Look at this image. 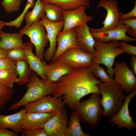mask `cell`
<instances>
[{"label":"cell","instance_id":"7","mask_svg":"<svg viewBox=\"0 0 136 136\" xmlns=\"http://www.w3.org/2000/svg\"><path fill=\"white\" fill-rule=\"evenodd\" d=\"M65 105L61 97H52L49 95L26 104L24 108L28 112L51 113L65 109Z\"/></svg>","mask_w":136,"mask_h":136},{"label":"cell","instance_id":"4","mask_svg":"<svg viewBox=\"0 0 136 136\" xmlns=\"http://www.w3.org/2000/svg\"><path fill=\"white\" fill-rule=\"evenodd\" d=\"M120 42L114 41L105 43L95 39L93 63L101 64L107 68V72L113 79V66L115 59L118 55L125 53L120 48Z\"/></svg>","mask_w":136,"mask_h":136},{"label":"cell","instance_id":"39","mask_svg":"<svg viewBox=\"0 0 136 136\" xmlns=\"http://www.w3.org/2000/svg\"><path fill=\"white\" fill-rule=\"evenodd\" d=\"M35 0H27L25 8L20 15L21 17H23L24 16L25 13L29 9L33 8L35 5L34 1Z\"/></svg>","mask_w":136,"mask_h":136},{"label":"cell","instance_id":"22","mask_svg":"<svg viewBox=\"0 0 136 136\" xmlns=\"http://www.w3.org/2000/svg\"><path fill=\"white\" fill-rule=\"evenodd\" d=\"M24 44L26 47L24 51L26 60L30 67L42 79L46 81L44 64L40 59L33 53L32 51L33 44L30 42H26Z\"/></svg>","mask_w":136,"mask_h":136},{"label":"cell","instance_id":"30","mask_svg":"<svg viewBox=\"0 0 136 136\" xmlns=\"http://www.w3.org/2000/svg\"><path fill=\"white\" fill-rule=\"evenodd\" d=\"M91 70L95 76L103 83L110 82L114 79L111 78L107 73L103 67L97 63H93L91 67Z\"/></svg>","mask_w":136,"mask_h":136},{"label":"cell","instance_id":"13","mask_svg":"<svg viewBox=\"0 0 136 136\" xmlns=\"http://www.w3.org/2000/svg\"><path fill=\"white\" fill-rule=\"evenodd\" d=\"M136 94V89L126 96L123 105L114 115L108 121L112 125H117L119 129L127 128L131 130L136 127V123L133 121L130 116L129 110V103L132 99Z\"/></svg>","mask_w":136,"mask_h":136},{"label":"cell","instance_id":"18","mask_svg":"<svg viewBox=\"0 0 136 136\" xmlns=\"http://www.w3.org/2000/svg\"><path fill=\"white\" fill-rule=\"evenodd\" d=\"M58 112L51 113L27 112L24 116L21 128L24 129L43 128L47 121Z\"/></svg>","mask_w":136,"mask_h":136},{"label":"cell","instance_id":"6","mask_svg":"<svg viewBox=\"0 0 136 136\" xmlns=\"http://www.w3.org/2000/svg\"><path fill=\"white\" fill-rule=\"evenodd\" d=\"M19 31L29 38L30 42L35 47L36 55L42 61L44 60L45 48L49 41L46 29L40 20L27 28H22Z\"/></svg>","mask_w":136,"mask_h":136},{"label":"cell","instance_id":"41","mask_svg":"<svg viewBox=\"0 0 136 136\" xmlns=\"http://www.w3.org/2000/svg\"><path fill=\"white\" fill-rule=\"evenodd\" d=\"M7 57V51L0 48V59Z\"/></svg>","mask_w":136,"mask_h":136},{"label":"cell","instance_id":"11","mask_svg":"<svg viewBox=\"0 0 136 136\" xmlns=\"http://www.w3.org/2000/svg\"><path fill=\"white\" fill-rule=\"evenodd\" d=\"M87 7L82 6L69 11H62L64 25L62 31H65L76 27L83 26L93 19L86 13Z\"/></svg>","mask_w":136,"mask_h":136},{"label":"cell","instance_id":"25","mask_svg":"<svg viewBox=\"0 0 136 136\" xmlns=\"http://www.w3.org/2000/svg\"><path fill=\"white\" fill-rule=\"evenodd\" d=\"M80 121L76 112L73 111L70 116L65 136H91L89 133H86L83 131L81 126Z\"/></svg>","mask_w":136,"mask_h":136},{"label":"cell","instance_id":"27","mask_svg":"<svg viewBox=\"0 0 136 136\" xmlns=\"http://www.w3.org/2000/svg\"><path fill=\"white\" fill-rule=\"evenodd\" d=\"M43 2L45 15L48 20L53 22H58L63 21V10L58 6L53 3Z\"/></svg>","mask_w":136,"mask_h":136},{"label":"cell","instance_id":"20","mask_svg":"<svg viewBox=\"0 0 136 136\" xmlns=\"http://www.w3.org/2000/svg\"><path fill=\"white\" fill-rule=\"evenodd\" d=\"M27 112L24 108L18 112L8 115L0 114V128L10 129L18 133L22 132L21 126L24 116Z\"/></svg>","mask_w":136,"mask_h":136},{"label":"cell","instance_id":"5","mask_svg":"<svg viewBox=\"0 0 136 136\" xmlns=\"http://www.w3.org/2000/svg\"><path fill=\"white\" fill-rule=\"evenodd\" d=\"M100 95L93 93L88 99L80 101L74 110L81 121L87 123L93 128L98 126L104 113Z\"/></svg>","mask_w":136,"mask_h":136},{"label":"cell","instance_id":"36","mask_svg":"<svg viewBox=\"0 0 136 136\" xmlns=\"http://www.w3.org/2000/svg\"><path fill=\"white\" fill-rule=\"evenodd\" d=\"M120 48L125 52L131 55H136V46L129 44L126 42L121 41L120 42Z\"/></svg>","mask_w":136,"mask_h":136},{"label":"cell","instance_id":"19","mask_svg":"<svg viewBox=\"0 0 136 136\" xmlns=\"http://www.w3.org/2000/svg\"><path fill=\"white\" fill-rule=\"evenodd\" d=\"M75 28L77 41L80 49L86 52L93 54L95 39L91 34L89 27L87 24Z\"/></svg>","mask_w":136,"mask_h":136},{"label":"cell","instance_id":"40","mask_svg":"<svg viewBox=\"0 0 136 136\" xmlns=\"http://www.w3.org/2000/svg\"><path fill=\"white\" fill-rule=\"evenodd\" d=\"M130 65L134 74L136 75V56L131 55L130 57Z\"/></svg>","mask_w":136,"mask_h":136},{"label":"cell","instance_id":"43","mask_svg":"<svg viewBox=\"0 0 136 136\" xmlns=\"http://www.w3.org/2000/svg\"><path fill=\"white\" fill-rule=\"evenodd\" d=\"M41 1H42L43 2V0H40Z\"/></svg>","mask_w":136,"mask_h":136},{"label":"cell","instance_id":"31","mask_svg":"<svg viewBox=\"0 0 136 136\" xmlns=\"http://www.w3.org/2000/svg\"><path fill=\"white\" fill-rule=\"evenodd\" d=\"M1 5L6 12L11 13L14 12H18L20 9L21 0H2Z\"/></svg>","mask_w":136,"mask_h":136},{"label":"cell","instance_id":"26","mask_svg":"<svg viewBox=\"0 0 136 136\" xmlns=\"http://www.w3.org/2000/svg\"><path fill=\"white\" fill-rule=\"evenodd\" d=\"M15 70L18 80L16 83L19 86L26 84L30 80L33 71L26 60L17 61Z\"/></svg>","mask_w":136,"mask_h":136},{"label":"cell","instance_id":"1","mask_svg":"<svg viewBox=\"0 0 136 136\" xmlns=\"http://www.w3.org/2000/svg\"><path fill=\"white\" fill-rule=\"evenodd\" d=\"M101 82L91 67L73 68L60 78L52 94L53 97H61L65 105L74 111L83 97L91 93L100 94L97 85Z\"/></svg>","mask_w":136,"mask_h":136},{"label":"cell","instance_id":"42","mask_svg":"<svg viewBox=\"0 0 136 136\" xmlns=\"http://www.w3.org/2000/svg\"><path fill=\"white\" fill-rule=\"evenodd\" d=\"M5 26V22L2 21L0 19V34L2 31V28Z\"/></svg>","mask_w":136,"mask_h":136},{"label":"cell","instance_id":"8","mask_svg":"<svg viewBox=\"0 0 136 136\" xmlns=\"http://www.w3.org/2000/svg\"><path fill=\"white\" fill-rule=\"evenodd\" d=\"M100 7L104 8L107 12L106 17L101 22L103 26L98 28L89 27L91 32H101L112 29L116 27L119 23L120 12L117 1L101 0L96 7V9Z\"/></svg>","mask_w":136,"mask_h":136},{"label":"cell","instance_id":"12","mask_svg":"<svg viewBox=\"0 0 136 136\" xmlns=\"http://www.w3.org/2000/svg\"><path fill=\"white\" fill-rule=\"evenodd\" d=\"M45 27L49 43V47L44 53V57L46 62L51 61L55 52L57 45L56 39L59 33L63 29V21L58 22H53L48 20L44 15L40 20Z\"/></svg>","mask_w":136,"mask_h":136},{"label":"cell","instance_id":"23","mask_svg":"<svg viewBox=\"0 0 136 136\" xmlns=\"http://www.w3.org/2000/svg\"><path fill=\"white\" fill-rule=\"evenodd\" d=\"M45 15L43 2L40 0H37L32 10H28L25 13L24 19L26 24L22 28L28 27L35 22L40 20Z\"/></svg>","mask_w":136,"mask_h":136},{"label":"cell","instance_id":"34","mask_svg":"<svg viewBox=\"0 0 136 136\" xmlns=\"http://www.w3.org/2000/svg\"><path fill=\"white\" fill-rule=\"evenodd\" d=\"M16 62L6 57L0 59V70H15Z\"/></svg>","mask_w":136,"mask_h":136},{"label":"cell","instance_id":"14","mask_svg":"<svg viewBox=\"0 0 136 136\" xmlns=\"http://www.w3.org/2000/svg\"><path fill=\"white\" fill-rule=\"evenodd\" d=\"M129 28L126 25L119 23L114 28L104 31L91 32L96 40L105 43L114 41L131 42L136 41V38L131 37L126 35Z\"/></svg>","mask_w":136,"mask_h":136},{"label":"cell","instance_id":"24","mask_svg":"<svg viewBox=\"0 0 136 136\" xmlns=\"http://www.w3.org/2000/svg\"><path fill=\"white\" fill-rule=\"evenodd\" d=\"M43 2L54 4L65 11L74 10L83 6H90V0H43Z\"/></svg>","mask_w":136,"mask_h":136},{"label":"cell","instance_id":"32","mask_svg":"<svg viewBox=\"0 0 136 136\" xmlns=\"http://www.w3.org/2000/svg\"><path fill=\"white\" fill-rule=\"evenodd\" d=\"M7 57L16 61L26 60L25 51L20 49H14L7 51Z\"/></svg>","mask_w":136,"mask_h":136},{"label":"cell","instance_id":"9","mask_svg":"<svg viewBox=\"0 0 136 136\" xmlns=\"http://www.w3.org/2000/svg\"><path fill=\"white\" fill-rule=\"evenodd\" d=\"M113 69L115 76L114 81L121 86L126 93H129L136 89L135 74L128 67L125 61L116 62Z\"/></svg>","mask_w":136,"mask_h":136},{"label":"cell","instance_id":"37","mask_svg":"<svg viewBox=\"0 0 136 136\" xmlns=\"http://www.w3.org/2000/svg\"><path fill=\"white\" fill-rule=\"evenodd\" d=\"M136 17V1L135 0L134 6L129 12L124 14L120 13V20H123L132 18Z\"/></svg>","mask_w":136,"mask_h":136},{"label":"cell","instance_id":"16","mask_svg":"<svg viewBox=\"0 0 136 136\" xmlns=\"http://www.w3.org/2000/svg\"><path fill=\"white\" fill-rule=\"evenodd\" d=\"M57 46L52 61L58 59L63 53L73 48H80L77 41L75 28L65 31H60L57 37Z\"/></svg>","mask_w":136,"mask_h":136},{"label":"cell","instance_id":"21","mask_svg":"<svg viewBox=\"0 0 136 136\" xmlns=\"http://www.w3.org/2000/svg\"><path fill=\"white\" fill-rule=\"evenodd\" d=\"M23 35L20 31L9 33L2 31L0 34V48L6 51L17 48L25 51L26 47L22 41Z\"/></svg>","mask_w":136,"mask_h":136},{"label":"cell","instance_id":"38","mask_svg":"<svg viewBox=\"0 0 136 136\" xmlns=\"http://www.w3.org/2000/svg\"><path fill=\"white\" fill-rule=\"evenodd\" d=\"M18 133L8 129L0 128V136H18Z\"/></svg>","mask_w":136,"mask_h":136},{"label":"cell","instance_id":"17","mask_svg":"<svg viewBox=\"0 0 136 136\" xmlns=\"http://www.w3.org/2000/svg\"><path fill=\"white\" fill-rule=\"evenodd\" d=\"M46 81L49 83L58 81L60 78L72 71L73 68L64 61L59 59L47 64L43 60Z\"/></svg>","mask_w":136,"mask_h":136},{"label":"cell","instance_id":"33","mask_svg":"<svg viewBox=\"0 0 136 136\" xmlns=\"http://www.w3.org/2000/svg\"><path fill=\"white\" fill-rule=\"evenodd\" d=\"M119 22L127 26L129 30L127 33L133 37L136 38V17L119 20Z\"/></svg>","mask_w":136,"mask_h":136},{"label":"cell","instance_id":"28","mask_svg":"<svg viewBox=\"0 0 136 136\" xmlns=\"http://www.w3.org/2000/svg\"><path fill=\"white\" fill-rule=\"evenodd\" d=\"M18 80L17 74L15 70H0V84L13 88L14 85Z\"/></svg>","mask_w":136,"mask_h":136},{"label":"cell","instance_id":"29","mask_svg":"<svg viewBox=\"0 0 136 136\" xmlns=\"http://www.w3.org/2000/svg\"><path fill=\"white\" fill-rule=\"evenodd\" d=\"M14 93L13 88H9L0 84V110L10 102Z\"/></svg>","mask_w":136,"mask_h":136},{"label":"cell","instance_id":"2","mask_svg":"<svg viewBox=\"0 0 136 136\" xmlns=\"http://www.w3.org/2000/svg\"><path fill=\"white\" fill-rule=\"evenodd\" d=\"M102 96L101 102L104 109L103 116L112 117L115 114L124 104L126 96L121 86L114 80L97 85Z\"/></svg>","mask_w":136,"mask_h":136},{"label":"cell","instance_id":"10","mask_svg":"<svg viewBox=\"0 0 136 136\" xmlns=\"http://www.w3.org/2000/svg\"><path fill=\"white\" fill-rule=\"evenodd\" d=\"M94 54L86 52L80 48L69 49L58 58L73 68L91 67L93 63Z\"/></svg>","mask_w":136,"mask_h":136},{"label":"cell","instance_id":"3","mask_svg":"<svg viewBox=\"0 0 136 136\" xmlns=\"http://www.w3.org/2000/svg\"><path fill=\"white\" fill-rule=\"evenodd\" d=\"M58 81L49 83L39 78L33 71L31 76L27 84V90L18 101L11 105L8 111L16 110L26 104L34 101L43 96L50 95L57 87Z\"/></svg>","mask_w":136,"mask_h":136},{"label":"cell","instance_id":"15","mask_svg":"<svg viewBox=\"0 0 136 136\" xmlns=\"http://www.w3.org/2000/svg\"><path fill=\"white\" fill-rule=\"evenodd\" d=\"M69 120L65 109L58 112L46 123L43 129L47 136H65Z\"/></svg>","mask_w":136,"mask_h":136},{"label":"cell","instance_id":"35","mask_svg":"<svg viewBox=\"0 0 136 136\" xmlns=\"http://www.w3.org/2000/svg\"><path fill=\"white\" fill-rule=\"evenodd\" d=\"M22 132V136H47L43 128L23 129Z\"/></svg>","mask_w":136,"mask_h":136}]
</instances>
